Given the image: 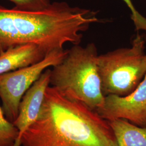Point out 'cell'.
<instances>
[{"label":"cell","mask_w":146,"mask_h":146,"mask_svg":"<svg viewBox=\"0 0 146 146\" xmlns=\"http://www.w3.org/2000/svg\"><path fill=\"white\" fill-rule=\"evenodd\" d=\"M21 146H119L108 120L49 86L36 120Z\"/></svg>","instance_id":"cell-2"},{"label":"cell","mask_w":146,"mask_h":146,"mask_svg":"<svg viewBox=\"0 0 146 146\" xmlns=\"http://www.w3.org/2000/svg\"><path fill=\"white\" fill-rule=\"evenodd\" d=\"M131 11V19L137 31H144L146 33V17L136 9L131 0H122Z\"/></svg>","instance_id":"cell-12"},{"label":"cell","mask_w":146,"mask_h":146,"mask_svg":"<svg viewBox=\"0 0 146 146\" xmlns=\"http://www.w3.org/2000/svg\"><path fill=\"white\" fill-rule=\"evenodd\" d=\"M98 112L108 121L124 119L146 127V75L131 94L125 96H105L104 107Z\"/></svg>","instance_id":"cell-6"},{"label":"cell","mask_w":146,"mask_h":146,"mask_svg":"<svg viewBox=\"0 0 146 146\" xmlns=\"http://www.w3.org/2000/svg\"><path fill=\"white\" fill-rule=\"evenodd\" d=\"M119 146H146V127L121 119L108 121Z\"/></svg>","instance_id":"cell-9"},{"label":"cell","mask_w":146,"mask_h":146,"mask_svg":"<svg viewBox=\"0 0 146 146\" xmlns=\"http://www.w3.org/2000/svg\"><path fill=\"white\" fill-rule=\"evenodd\" d=\"M50 69L45 70L23 96L19 106V114L13 122L19 131L18 137L13 146H21L22 136L36 120L46 90L50 86Z\"/></svg>","instance_id":"cell-7"},{"label":"cell","mask_w":146,"mask_h":146,"mask_svg":"<svg viewBox=\"0 0 146 146\" xmlns=\"http://www.w3.org/2000/svg\"><path fill=\"white\" fill-rule=\"evenodd\" d=\"M98 52L94 43L74 45L62 61L51 69L50 86L68 99L99 111L104 107L98 68Z\"/></svg>","instance_id":"cell-3"},{"label":"cell","mask_w":146,"mask_h":146,"mask_svg":"<svg viewBox=\"0 0 146 146\" xmlns=\"http://www.w3.org/2000/svg\"><path fill=\"white\" fill-rule=\"evenodd\" d=\"M19 136V131L5 117L0 107V146H13Z\"/></svg>","instance_id":"cell-10"},{"label":"cell","mask_w":146,"mask_h":146,"mask_svg":"<svg viewBox=\"0 0 146 146\" xmlns=\"http://www.w3.org/2000/svg\"><path fill=\"white\" fill-rule=\"evenodd\" d=\"M98 68L105 96L131 94L146 75L145 40L137 34L131 47L100 55Z\"/></svg>","instance_id":"cell-4"},{"label":"cell","mask_w":146,"mask_h":146,"mask_svg":"<svg viewBox=\"0 0 146 146\" xmlns=\"http://www.w3.org/2000/svg\"><path fill=\"white\" fill-rule=\"evenodd\" d=\"M68 52L64 49L54 50L35 64L0 75V98L7 120L11 122L16 120L21 100L28 90L45 70L61 62Z\"/></svg>","instance_id":"cell-5"},{"label":"cell","mask_w":146,"mask_h":146,"mask_svg":"<svg viewBox=\"0 0 146 146\" xmlns=\"http://www.w3.org/2000/svg\"><path fill=\"white\" fill-rule=\"evenodd\" d=\"M13 2L14 8L21 11H42L52 3L50 0H8Z\"/></svg>","instance_id":"cell-11"},{"label":"cell","mask_w":146,"mask_h":146,"mask_svg":"<svg viewBox=\"0 0 146 146\" xmlns=\"http://www.w3.org/2000/svg\"><path fill=\"white\" fill-rule=\"evenodd\" d=\"M47 54L42 48L35 44L11 47L0 54V75L35 64Z\"/></svg>","instance_id":"cell-8"},{"label":"cell","mask_w":146,"mask_h":146,"mask_svg":"<svg viewBox=\"0 0 146 146\" xmlns=\"http://www.w3.org/2000/svg\"><path fill=\"white\" fill-rule=\"evenodd\" d=\"M100 22L97 12L66 2H54L36 11L0 5V54L11 47L32 44L47 54L63 49L66 43L79 44L82 32Z\"/></svg>","instance_id":"cell-1"}]
</instances>
